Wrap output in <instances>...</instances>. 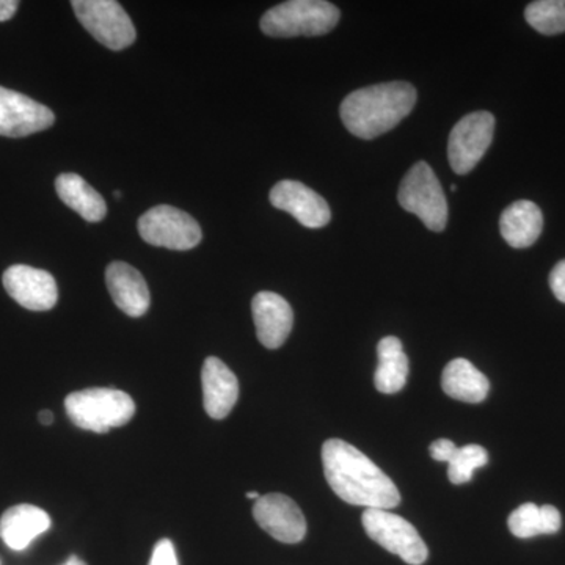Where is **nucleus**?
<instances>
[{
  "mask_svg": "<svg viewBox=\"0 0 565 565\" xmlns=\"http://www.w3.org/2000/svg\"><path fill=\"white\" fill-rule=\"evenodd\" d=\"M55 115L50 107L33 102L22 93L0 87V136L28 137L54 125Z\"/></svg>",
  "mask_w": 565,
  "mask_h": 565,
  "instance_id": "nucleus-11",
  "label": "nucleus"
},
{
  "mask_svg": "<svg viewBox=\"0 0 565 565\" xmlns=\"http://www.w3.org/2000/svg\"><path fill=\"white\" fill-rule=\"evenodd\" d=\"M111 299L122 313L140 318L150 310L151 296L143 275L131 264L115 262L106 270Z\"/></svg>",
  "mask_w": 565,
  "mask_h": 565,
  "instance_id": "nucleus-15",
  "label": "nucleus"
},
{
  "mask_svg": "<svg viewBox=\"0 0 565 565\" xmlns=\"http://www.w3.org/2000/svg\"><path fill=\"white\" fill-rule=\"evenodd\" d=\"M441 386L449 397L468 404L482 403L490 392L489 379L465 359L446 364Z\"/></svg>",
  "mask_w": 565,
  "mask_h": 565,
  "instance_id": "nucleus-19",
  "label": "nucleus"
},
{
  "mask_svg": "<svg viewBox=\"0 0 565 565\" xmlns=\"http://www.w3.org/2000/svg\"><path fill=\"white\" fill-rule=\"evenodd\" d=\"M544 228V215L537 204L520 200L505 207L500 218L501 236L514 248L531 247Z\"/></svg>",
  "mask_w": 565,
  "mask_h": 565,
  "instance_id": "nucleus-18",
  "label": "nucleus"
},
{
  "mask_svg": "<svg viewBox=\"0 0 565 565\" xmlns=\"http://www.w3.org/2000/svg\"><path fill=\"white\" fill-rule=\"evenodd\" d=\"M71 7L93 39L109 50H126L136 41L131 18L115 0H74Z\"/></svg>",
  "mask_w": 565,
  "mask_h": 565,
  "instance_id": "nucleus-7",
  "label": "nucleus"
},
{
  "mask_svg": "<svg viewBox=\"0 0 565 565\" xmlns=\"http://www.w3.org/2000/svg\"><path fill=\"white\" fill-rule=\"evenodd\" d=\"M55 191L66 206L87 222H102L107 214L103 195L76 173H63L55 180Z\"/></svg>",
  "mask_w": 565,
  "mask_h": 565,
  "instance_id": "nucleus-20",
  "label": "nucleus"
},
{
  "mask_svg": "<svg viewBox=\"0 0 565 565\" xmlns=\"http://www.w3.org/2000/svg\"><path fill=\"white\" fill-rule=\"evenodd\" d=\"M509 530L519 539H531L541 534H556L563 525L555 505L525 503L516 508L508 520Z\"/></svg>",
  "mask_w": 565,
  "mask_h": 565,
  "instance_id": "nucleus-22",
  "label": "nucleus"
},
{
  "mask_svg": "<svg viewBox=\"0 0 565 565\" xmlns=\"http://www.w3.org/2000/svg\"><path fill=\"white\" fill-rule=\"evenodd\" d=\"M252 313L259 343L267 349L281 348L292 330L291 305L278 294L263 291L253 297Z\"/></svg>",
  "mask_w": 565,
  "mask_h": 565,
  "instance_id": "nucleus-14",
  "label": "nucleus"
},
{
  "mask_svg": "<svg viewBox=\"0 0 565 565\" xmlns=\"http://www.w3.org/2000/svg\"><path fill=\"white\" fill-rule=\"evenodd\" d=\"M39 418L40 423L44 424V426H50V424L54 422V415H52V412L50 411L40 412Z\"/></svg>",
  "mask_w": 565,
  "mask_h": 565,
  "instance_id": "nucleus-29",
  "label": "nucleus"
},
{
  "mask_svg": "<svg viewBox=\"0 0 565 565\" xmlns=\"http://www.w3.org/2000/svg\"><path fill=\"white\" fill-rule=\"evenodd\" d=\"M270 203L277 210L291 214L305 228H323L332 218V212L326 200L299 181L277 182L270 191Z\"/></svg>",
  "mask_w": 565,
  "mask_h": 565,
  "instance_id": "nucleus-13",
  "label": "nucleus"
},
{
  "mask_svg": "<svg viewBox=\"0 0 565 565\" xmlns=\"http://www.w3.org/2000/svg\"><path fill=\"white\" fill-rule=\"evenodd\" d=\"M416 90L408 82H385L345 96L341 120L348 131L371 140L392 131L414 110Z\"/></svg>",
  "mask_w": 565,
  "mask_h": 565,
  "instance_id": "nucleus-2",
  "label": "nucleus"
},
{
  "mask_svg": "<svg viewBox=\"0 0 565 565\" xmlns=\"http://www.w3.org/2000/svg\"><path fill=\"white\" fill-rule=\"evenodd\" d=\"M550 288L559 302L565 303V259L557 263L555 269L550 274Z\"/></svg>",
  "mask_w": 565,
  "mask_h": 565,
  "instance_id": "nucleus-27",
  "label": "nucleus"
},
{
  "mask_svg": "<svg viewBox=\"0 0 565 565\" xmlns=\"http://www.w3.org/2000/svg\"><path fill=\"white\" fill-rule=\"evenodd\" d=\"M52 525L46 511L32 504L7 509L0 519V539L14 552H22Z\"/></svg>",
  "mask_w": 565,
  "mask_h": 565,
  "instance_id": "nucleus-17",
  "label": "nucleus"
},
{
  "mask_svg": "<svg viewBox=\"0 0 565 565\" xmlns=\"http://www.w3.org/2000/svg\"><path fill=\"white\" fill-rule=\"evenodd\" d=\"M322 465L327 482L345 503L386 511L399 505L401 493L392 479L348 441L327 440Z\"/></svg>",
  "mask_w": 565,
  "mask_h": 565,
  "instance_id": "nucleus-1",
  "label": "nucleus"
},
{
  "mask_svg": "<svg viewBox=\"0 0 565 565\" xmlns=\"http://www.w3.org/2000/svg\"><path fill=\"white\" fill-rule=\"evenodd\" d=\"M362 522L364 531L374 542L384 546L386 552L399 556L404 563L422 565L429 557V550L422 535L403 516L386 509H366Z\"/></svg>",
  "mask_w": 565,
  "mask_h": 565,
  "instance_id": "nucleus-6",
  "label": "nucleus"
},
{
  "mask_svg": "<svg viewBox=\"0 0 565 565\" xmlns=\"http://www.w3.org/2000/svg\"><path fill=\"white\" fill-rule=\"evenodd\" d=\"M456 444L452 440H448V438H440V440H435L433 445H430L429 452L430 457L437 462H449L451 456L455 455Z\"/></svg>",
  "mask_w": 565,
  "mask_h": 565,
  "instance_id": "nucleus-26",
  "label": "nucleus"
},
{
  "mask_svg": "<svg viewBox=\"0 0 565 565\" xmlns=\"http://www.w3.org/2000/svg\"><path fill=\"white\" fill-rule=\"evenodd\" d=\"M248 500H258V498H262V494L258 492H247Z\"/></svg>",
  "mask_w": 565,
  "mask_h": 565,
  "instance_id": "nucleus-31",
  "label": "nucleus"
},
{
  "mask_svg": "<svg viewBox=\"0 0 565 565\" xmlns=\"http://www.w3.org/2000/svg\"><path fill=\"white\" fill-rule=\"evenodd\" d=\"M66 414L77 427L106 434L121 427L136 415V403L128 393L114 388H87L68 394Z\"/></svg>",
  "mask_w": 565,
  "mask_h": 565,
  "instance_id": "nucleus-3",
  "label": "nucleus"
},
{
  "mask_svg": "<svg viewBox=\"0 0 565 565\" xmlns=\"http://www.w3.org/2000/svg\"><path fill=\"white\" fill-rule=\"evenodd\" d=\"M527 24L542 35L565 32V0H537L525 10Z\"/></svg>",
  "mask_w": 565,
  "mask_h": 565,
  "instance_id": "nucleus-23",
  "label": "nucleus"
},
{
  "mask_svg": "<svg viewBox=\"0 0 565 565\" xmlns=\"http://www.w3.org/2000/svg\"><path fill=\"white\" fill-rule=\"evenodd\" d=\"M494 117L490 111H473L459 120L448 141V158L457 174H467L484 158L493 140Z\"/></svg>",
  "mask_w": 565,
  "mask_h": 565,
  "instance_id": "nucleus-9",
  "label": "nucleus"
},
{
  "mask_svg": "<svg viewBox=\"0 0 565 565\" xmlns=\"http://www.w3.org/2000/svg\"><path fill=\"white\" fill-rule=\"evenodd\" d=\"M397 200L405 211L419 217L430 232L440 233L446 228L448 202L440 181L427 162L415 163L408 170L401 182Z\"/></svg>",
  "mask_w": 565,
  "mask_h": 565,
  "instance_id": "nucleus-5",
  "label": "nucleus"
},
{
  "mask_svg": "<svg viewBox=\"0 0 565 565\" xmlns=\"http://www.w3.org/2000/svg\"><path fill=\"white\" fill-rule=\"evenodd\" d=\"M115 199H117V200L121 199V192L120 191L115 192Z\"/></svg>",
  "mask_w": 565,
  "mask_h": 565,
  "instance_id": "nucleus-32",
  "label": "nucleus"
},
{
  "mask_svg": "<svg viewBox=\"0 0 565 565\" xmlns=\"http://www.w3.org/2000/svg\"><path fill=\"white\" fill-rule=\"evenodd\" d=\"M20 2L17 0H0V22L9 21L17 13Z\"/></svg>",
  "mask_w": 565,
  "mask_h": 565,
  "instance_id": "nucleus-28",
  "label": "nucleus"
},
{
  "mask_svg": "<svg viewBox=\"0 0 565 565\" xmlns=\"http://www.w3.org/2000/svg\"><path fill=\"white\" fill-rule=\"evenodd\" d=\"M340 10L326 0H289L264 13L262 31L274 39L326 35L337 28Z\"/></svg>",
  "mask_w": 565,
  "mask_h": 565,
  "instance_id": "nucleus-4",
  "label": "nucleus"
},
{
  "mask_svg": "<svg viewBox=\"0 0 565 565\" xmlns=\"http://www.w3.org/2000/svg\"><path fill=\"white\" fill-rule=\"evenodd\" d=\"M379 366L375 370L374 384L377 392L399 393L408 377V356L399 338L386 337L377 345Z\"/></svg>",
  "mask_w": 565,
  "mask_h": 565,
  "instance_id": "nucleus-21",
  "label": "nucleus"
},
{
  "mask_svg": "<svg viewBox=\"0 0 565 565\" xmlns=\"http://www.w3.org/2000/svg\"><path fill=\"white\" fill-rule=\"evenodd\" d=\"M148 565H180L178 563L177 550L170 539H162L152 550L150 564Z\"/></svg>",
  "mask_w": 565,
  "mask_h": 565,
  "instance_id": "nucleus-25",
  "label": "nucleus"
},
{
  "mask_svg": "<svg viewBox=\"0 0 565 565\" xmlns=\"http://www.w3.org/2000/svg\"><path fill=\"white\" fill-rule=\"evenodd\" d=\"M63 565H87L84 563V561L81 559L79 556L73 555L68 557V561H66Z\"/></svg>",
  "mask_w": 565,
  "mask_h": 565,
  "instance_id": "nucleus-30",
  "label": "nucleus"
},
{
  "mask_svg": "<svg viewBox=\"0 0 565 565\" xmlns=\"http://www.w3.org/2000/svg\"><path fill=\"white\" fill-rule=\"evenodd\" d=\"M3 288L11 299L31 311L52 310L58 300L55 278L46 270L17 264L3 274Z\"/></svg>",
  "mask_w": 565,
  "mask_h": 565,
  "instance_id": "nucleus-12",
  "label": "nucleus"
},
{
  "mask_svg": "<svg viewBox=\"0 0 565 565\" xmlns=\"http://www.w3.org/2000/svg\"><path fill=\"white\" fill-rule=\"evenodd\" d=\"M203 403L212 419H225L239 399V382L217 356H207L202 371Z\"/></svg>",
  "mask_w": 565,
  "mask_h": 565,
  "instance_id": "nucleus-16",
  "label": "nucleus"
},
{
  "mask_svg": "<svg viewBox=\"0 0 565 565\" xmlns=\"http://www.w3.org/2000/svg\"><path fill=\"white\" fill-rule=\"evenodd\" d=\"M489 463V452L479 445L456 448L448 462V478L452 484L462 486L473 479L475 470Z\"/></svg>",
  "mask_w": 565,
  "mask_h": 565,
  "instance_id": "nucleus-24",
  "label": "nucleus"
},
{
  "mask_svg": "<svg viewBox=\"0 0 565 565\" xmlns=\"http://www.w3.org/2000/svg\"><path fill=\"white\" fill-rule=\"evenodd\" d=\"M139 233L145 243L170 250H191L202 243V228L188 212L178 207H151L139 221Z\"/></svg>",
  "mask_w": 565,
  "mask_h": 565,
  "instance_id": "nucleus-8",
  "label": "nucleus"
},
{
  "mask_svg": "<svg viewBox=\"0 0 565 565\" xmlns=\"http://www.w3.org/2000/svg\"><path fill=\"white\" fill-rule=\"evenodd\" d=\"M256 523L282 544H299L307 534V520L299 505L281 493H269L253 505Z\"/></svg>",
  "mask_w": 565,
  "mask_h": 565,
  "instance_id": "nucleus-10",
  "label": "nucleus"
}]
</instances>
